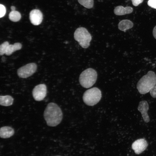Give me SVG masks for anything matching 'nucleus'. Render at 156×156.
<instances>
[{
	"label": "nucleus",
	"mask_w": 156,
	"mask_h": 156,
	"mask_svg": "<svg viewBox=\"0 0 156 156\" xmlns=\"http://www.w3.org/2000/svg\"><path fill=\"white\" fill-rule=\"evenodd\" d=\"M44 116L47 125L55 127L59 125L62 119L61 109L56 104L53 102L47 105L44 112Z\"/></svg>",
	"instance_id": "nucleus-1"
},
{
	"label": "nucleus",
	"mask_w": 156,
	"mask_h": 156,
	"mask_svg": "<svg viewBox=\"0 0 156 156\" xmlns=\"http://www.w3.org/2000/svg\"><path fill=\"white\" fill-rule=\"evenodd\" d=\"M156 84V74L154 72L150 71L139 80L137 84V88L140 93L145 94L150 92Z\"/></svg>",
	"instance_id": "nucleus-2"
},
{
	"label": "nucleus",
	"mask_w": 156,
	"mask_h": 156,
	"mask_svg": "<svg viewBox=\"0 0 156 156\" xmlns=\"http://www.w3.org/2000/svg\"><path fill=\"white\" fill-rule=\"evenodd\" d=\"M96 71L92 68H88L83 71L80 75L79 82L83 87L88 88L96 82L97 78Z\"/></svg>",
	"instance_id": "nucleus-3"
},
{
	"label": "nucleus",
	"mask_w": 156,
	"mask_h": 156,
	"mask_svg": "<svg viewBox=\"0 0 156 156\" xmlns=\"http://www.w3.org/2000/svg\"><path fill=\"white\" fill-rule=\"evenodd\" d=\"M102 96L101 90L96 87H93L86 90L84 93L83 99L87 105L92 106L100 100Z\"/></svg>",
	"instance_id": "nucleus-4"
},
{
	"label": "nucleus",
	"mask_w": 156,
	"mask_h": 156,
	"mask_svg": "<svg viewBox=\"0 0 156 156\" xmlns=\"http://www.w3.org/2000/svg\"><path fill=\"white\" fill-rule=\"evenodd\" d=\"M74 38L83 48H87L90 45L92 36L86 29L83 27L77 28L74 33Z\"/></svg>",
	"instance_id": "nucleus-5"
},
{
	"label": "nucleus",
	"mask_w": 156,
	"mask_h": 156,
	"mask_svg": "<svg viewBox=\"0 0 156 156\" xmlns=\"http://www.w3.org/2000/svg\"><path fill=\"white\" fill-rule=\"evenodd\" d=\"M37 68L36 64L35 63H31L27 64L18 69L17 74L21 78H27L35 72Z\"/></svg>",
	"instance_id": "nucleus-6"
},
{
	"label": "nucleus",
	"mask_w": 156,
	"mask_h": 156,
	"mask_svg": "<svg viewBox=\"0 0 156 156\" xmlns=\"http://www.w3.org/2000/svg\"><path fill=\"white\" fill-rule=\"evenodd\" d=\"M47 93V87L44 84H41L36 86L34 88L32 92L34 98L37 101L43 100L46 97Z\"/></svg>",
	"instance_id": "nucleus-7"
},
{
	"label": "nucleus",
	"mask_w": 156,
	"mask_h": 156,
	"mask_svg": "<svg viewBox=\"0 0 156 156\" xmlns=\"http://www.w3.org/2000/svg\"><path fill=\"white\" fill-rule=\"evenodd\" d=\"M148 146L146 140L144 138H141L135 141L132 143L131 147L135 154H139L146 149Z\"/></svg>",
	"instance_id": "nucleus-8"
},
{
	"label": "nucleus",
	"mask_w": 156,
	"mask_h": 156,
	"mask_svg": "<svg viewBox=\"0 0 156 156\" xmlns=\"http://www.w3.org/2000/svg\"><path fill=\"white\" fill-rule=\"evenodd\" d=\"M29 17L32 24L35 25H40L42 21L43 14L39 10L34 9L30 12Z\"/></svg>",
	"instance_id": "nucleus-9"
},
{
	"label": "nucleus",
	"mask_w": 156,
	"mask_h": 156,
	"mask_svg": "<svg viewBox=\"0 0 156 156\" xmlns=\"http://www.w3.org/2000/svg\"><path fill=\"white\" fill-rule=\"evenodd\" d=\"M14 133V129L9 126L1 127L0 129V136L1 138H6L12 136Z\"/></svg>",
	"instance_id": "nucleus-10"
},
{
	"label": "nucleus",
	"mask_w": 156,
	"mask_h": 156,
	"mask_svg": "<svg viewBox=\"0 0 156 156\" xmlns=\"http://www.w3.org/2000/svg\"><path fill=\"white\" fill-rule=\"evenodd\" d=\"M133 11V9L131 7H124L122 6H118L114 8V12L116 15L120 16L130 14Z\"/></svg>",
	"instance_id": "nucleus-11"
},
{
	"label": "nucleus",
	"mask_w": 156,
	"mask_h": 156,
	"mask_svg": "<svg viewBox=\"0 0 156 156\" xmlns=\"http://www.w3.org/2000/svg\"><path fill=\"white\" fill-rule=\"evenodd\" d=\"M118 25L119 30L125 32L127 30L132 28L133 26V24L130 20L126 19L121 21Z\"/></svg>",
	"instance_id": "nucleus-12"
},
{
	"label": "nucleus",
	"mask_w": 156,
	"mask_h": 156,
	"mask_svg": "<svg viewBox=\"0 0 156 156\" xmlns=\"http://www.w3.org/2000/svg\"><path fill=\"white\" fill-rule=\"evenodd\" d=\"M14 99L10 95L0 96V104L1 105L8 106L12 105L13 103Z\"/></svg>",
	"instance_id": "nucleus-13"
},
{
	"label": "nucleus",
	"mask_w": 156,
	"mask_h": 156,
	"mask_svg": "<svg viewBox=\"0 0 156 156\" xmlns=\"http://www.w3.org/2000/svg\"><path fill=\"white\" fill-rule=\"evenodd\" d=\"M22 44L19 42H17L13 44H10L8 46L5 54L8 55H10L14 52L21 49Z\"/></svg>",
	"instance_id": "nucleus-14"
},
{
	"label": "nucleus",
	"mask_w": 156,
	"mask_h": 156,
	"mask_svg": "<svg viewBox=\"0 0 156 156\" xmlns=\"http://www.w3.org/2000/svg\"><path fill=\"white\" fill-rule=\"evenodd\" d=\"M138 110L142 115L147 113L149 109V105L147 101H142L140 102L138 108Z\"/></svg>",
	"instance_id": "nucleus-15"
},
{
	"label": "nucleus",
	"mask_w": 156,
	"mask_h": 156,
	"mask_svg": "<svg viewBox=\"0 0 156 156\" xmlns=\"http://www.w3.org/2000/svg\"><path fill=\"white\" fill-rule=\"evenodd\" d=\"M9 18L11 21L16 22L20 20L21 15L20 13L17 11H12L9 14Z\"/></svg>",
	"instance_id": "nucleus-16"
},
{
	"label": "nucleus",
	"mask_w": 156,
	"mask_h": 156,
	"mask_svg": "<svg viewBox=\"0 0 156 156\" xmlns=\"http://www.w3.org/2000/svg\"><path fill=\"white\" fill-rule=\"evenodd\" d=\"M78 1L81 5L88 9L92 8L94 6L93 0H78Z\"/></svg>",
	"instance_id": "nucleus-17"
},
{
	"label": "nucleus",
	"mask_w": 156,
	"mask_h": 156,
	"mask_svg": "<svg viewBox=\"0 0 156 156\" xmlns=\"http://www.w3.org/2000/svg\"><path fill=\"white\" fill-rule=\"evenodd\" d=\"M9 45L8 41H5L1 44L0 46V54L2 55L5 53Z\"/></svg>",
	"instance_id": "nucleus-18"
},
{
	"label": "nucleus",
	"mask_w": 156,
	"mask_h": 156,
	"mask_svg": "<svg viewBox=\"0 0 156 156\" xmlns=\"http://www.w3.org/2000/svg\"><path fill=\"white\" fill-rule=\"evenodd\" d=\"M0 17L2 18L5 15L6 10L5 6L1 4L0 5Z\"/></svg>",
	"instance_id": "nucleus-19"
},
{
	"label": "nucleus",
	"mask_w": 156,
	"mask_h": 156,
	"mask_svg": "<svg viewBox=\"0 0 156 156\" xmlns=\"http://www.w3.org/2000/svg\"><path fill=\"white\" fill-rule=\"evenodd\" d=\"M147 4L151 7L156 9V0H149Z\"/></svg>",
	"instance_id": "nucleus-20"
},
{
	"label": "nucleus",
	"mask_w": 156,
	"mask_h": 156,
	"mask_svg": "<svg viewBox=\"0 0 156 156\" xmlns=\"http://www.w3.org/2000/svg\"><path fill=\"white\" fill-rule=\"evenodd\" d=\"M151 96L153 98H156V84L150 90Z\"/></svg>",
	"instance_id": "nucleus-21"
},
{
	"label": "nucleus",
	"mask_w": 156,
	"mask_h": 156,
	"mask_svg": "<svg viewBox=\"0 0 156 156\" xmlns=\"http://www.w3.org/2000/svg\"><path fill=\"white\" fill-rule=\"evenodd\" d=\"M143 0H131L133 5L134 6H137L139 4L142 3Z\"/></svg>",
	"instance_id": "nucleus-22"
},
{
	"label": "nucleus",
	"mask_w": 156,
	"mask_h": 156,
	"mask_svg": "<svg viewBox=\"0 0 156 156\" xmlns=\"http://www.w3.org/2000/svg\"><path fill=\"white\" fill-rule=\"evenodd\" d=\"M153 34L154 38L156 39V25L154 27L153 29Z\"/></svg>",
	"instance_id": "nucleus-23"
},
{
	"label": "nucleus",
	"mask_w": 156,
	"mask_h": 156,
	"mask_svg": "<svg viewBox=\"0 0 156 156\" xmlns=\"http://www.w3.org/2000/svg\"><path fill=\"white\" fill-rule=\"evenodd\" d=\"M16 8L15 7L12 6L11 7V9L12 11L15 10Z\"/></svg>",
	"instance_id": "nucleus-24"
},
{
	"label": "nucleus",
	"mask_w": 156,
	"mask_h": 156,
	"mask_svg": "<svg viewBox=\"0 0 156 156\" xmlns=\"http://www.w3.org/2000/svg\"></svg>",
	"instance_id": "nucleus-25"
}]
</instances>
